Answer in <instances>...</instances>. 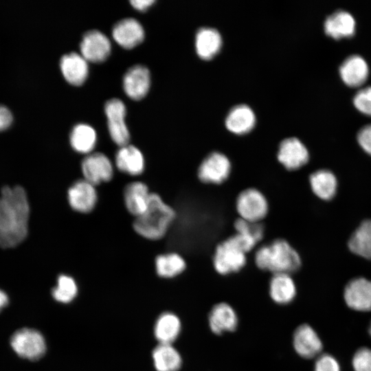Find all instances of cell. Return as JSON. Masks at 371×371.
Segmentation results:
<instances>
[{
  "label": "cell",
  "mask_w": 371,
  "mask_h": 371,
  "mask_svg": "<svg viewBox=\"0 0 371 371\" xmlns=\"http://www.w3.org/2000/svg\"><path fill=\"white\" fill-rule=\"evenodd\" d=\"M30 204L21 186H6L0 195V247H14L24 240L28 233Z\"/></svg>",
  "instance_id": "6da1fadb"
},
{
  "label": "cell",
  "mask_w": 371,
  "mask_h": 371,
  "mask_svg": "<svg viewBox=\"0 0 371 371\" xmlns=\"http://www.w3.org/2000/svg\"><path fill=\"white\" fill-rule=\"evenodd\" d=\"M252 260L258 269L271 275H292L302 265L298 251L290 242L282 237L273 238L257 247L254 251Z\"/></svg>",
  "instance_id": "7a4b0ae2"
},
{
  "label": "cell",
  "mask_w": 371,
  "mask_h": 371,
  "mask_svg": "<svg viewBox=\"0 0 371 371\" xmlns=\"http://www.w3.org/2000/svg\"><path fill=\"white\" fill-rule=\"evenodd\" d=\"M176 210L156 193H151L146 210L135 217L133 227L141 236L153 240L163 238L173 225Z\"/></svg>",
  "instance_id": "3957f363"
},
{
  "label": "cell",
  "mask_w": 371,
  "mask_h": 371,
  "mask_svg": "<svg viewBox=\"0 0 371 371\" xmlns=\"http://www.w3.org/2000/svg\"><path fill=\"white\" fill-rule=\"evenodd\" d=\"M247 255L232 234L215 245L211 256L212 269L222 276L238 273L247 266Z\"/></svg>",
  "instance_id": "277c9868"
},
{
  "label": "cell",
  "mask_w": 371,
  "mask_h": 371,
  "mask_svg": "<svg viewBox=\"0 0 371 371\" xmlns=\"http://www.w3.org/2000/svg\"><path fill=\"white\" fill-rule=\"evenodd\" d=\"M238 217L251 222H262L270 212L269 201L259 188L250 186L241 190L234 199Z\"/></svg>",
  "instance_id": "5b68a950"
},
{
  "label": "cell",
  "mask_w": 371,
  "mask_h": 371,
  "mask_svg": "<svg viewBox=\"0 0 371 371\" xmlns=\"http://www.w3.org/2000/svg\"><path fill=\"white\" fill-rule=\"evenodd\" d=\"M232 172V164L229 157L221 152L212 151L198 165L196 177L204 186H221L229 180Z\"/></svg>",
  "instance_id": "8992f818"
},
{
  "label": "cell",
  "mask_w": 371,
  "mask_h": 371,
  "mask_svg": "<svg viewBox=\"0 0 371 371\" xmlns=\"http://www.w3.org/2000/svg\"><path fill=\"white\" fill-rule=\"evenodd\" d=\"M13 350L20 357L31 361L41 359L46 352V343L37 330L23 328L15 331L10 338Z\"/></svg>",
  "instance_id": "52a82bcc"
},
{
  "label": "cell",
  "mask_w": 371,
  "mask_h": 371,
  "mask_svg": "<svg viewBox=\"0 0 371 371\" xmlns=\"http://www.w3.org/2000/svg\"><path fill=\"white\" fill-rule=\"evenodd\" d=\"M276 159L286 171L293 172L308 163L309 153L305 145L298 138L291 137L280 142Z\"/></svg>",
  "instance_id": "ba28073f"
},
{
  "label": "cell",
  "mask_w": 371,
  "mask_h": 371,
  "mask_svg": "<svg viewBox=\"0 0 371 371\" xmlns=\"http://www.w3.org/2000/svg\"><path fill=\"white\" fill-rule=\"evenodd\" d=\"M104 111L112 140L120 147L128 145L130 135L124 121L126 107L123 102L117 98L108 100L104 106Z\"/></svg>",
  "instance_id": "9c48e42d"
},
{
  "label": "cell",
  "mask_w": 371,
  "mask_h": 371,
  "mask_svg": "<svg viewBox=\"0 0 371 371\" xmlns=\"http://www.w3.org/2000/svg\"><path fill=\"white\" fill-rule=\"evenodd\" d=\"M232 228L234 236L247 254L261 245L266 237L264 221L251 222L237 216L233 221Z\"/></svg>",
  "instance_id": "30bf717a"
},
{
  "label": "cell",
  "mask_w": 371,
  "mask_h": 371,
  "mask_svg": "<svg viewBox=\"0 0 371 371\" xmlns=\"http://www.w3.org/2000/svg\"><path fill=\"white\" fill-rule=\"evenodd\" d=\"M84 179L93 186L111 180L113 168L110 159L103 153H94L87 155L81 163Z\"/></svg>",
  "instance_id": "8fae6325"
},
{
  "label": "cell",
  "mask_w": 371,
  "mask_h": 371,
  "mask_svg": "<svg viewBox=\"0 0 371 371\" xmlns=\"http://www.w3.org/2000/svg\"><path fill=\"white\" fill-rule=\"evenodd\" d=\"M292 344L295 352L305 359L317 358L323 349L322 340L308 324L299 325L295 329Z\"/></svg>",
  "instance_id": "7c38bea8"
},
{
  "label": "cell",
  "mask_w": 371,
  "mask_h": 371,
  "mask_svg": "<svg viewBox=\"0 0 371 371\" xmlns=\"http://www.w3.org/2000/svg\"><path fill=\"white\" fill-rule=\"evenodd\" d=\"M344 298L351 309L368 312L371 311V281L357 278L348 282L344 288Z\"/></svg>",
  "instance_id": "4fadbf2b"
},
{
  "label": "cell",
  "mask_w": 371,
  "mask_h": 371,
  "mask_svg": "<svg viewBox=\"0 0 371 371\" xmlns=\"http://www.w3.org/2000/svg\"><path fill=\"white\" fill-rule=\"evenodd\" d=\"M81 55L87 61L102 63L111 52V43L101 32L93 30L86 32L80 45Z\"/></svg>",
  "instance_id": "5bb4252c"
},
{
  "label": "cell",
  "mask_w": 371,
  "mask_h": 371,
  "mask_svg": "<svg viewBox=\"0 0 371 371\" xmlns=\"http://www.w3.org/2000/svg\"><path fill=\"white\" fill-rule=\"evenodd\" d=\"M67 198L74 210L80 213H89L94 209L98 196L95 186L85 179H80L70 186Z\"/></svg>",
  "instance_id": "9a60e30c"
},
{
  "label": "cell",
  "mask_w": 371,
  "mask_h": 371,
  "mask_svg": "<svg viewBox=\"0 0 371 371\" xmlns=\"http://www.w3.org/2000/svg\"><path fill=\"white\" fill-rule=\"evenodd\" d=\"M208 326L215 335L234 332L238 326V317L234 308L228 303L216 304L208 314Z\"/></svg>",
  "instance_id": "2e32d148"
},
{
  "label": "cell",
  "mask_w": 371,
  "mask_h": 371,
  "mask_svg": "<svg viewBox=\"0 0 371 371\" xmlns=\"http://www.w3.org/2000/svg\"><path fill=\"white\" fill-rule=\"evenodd\" d=\"M150 85L149 70L140 65L131 67L123 78V87L126 94L135 100H139L146 96Z\"/></svg>",
  "instance_id": "e0dca14e"
},
{
  "label": "cell",
  "mask_w": 371,
  "mask_h": 371,
  "mask_svg": "<svg viewBox=\"0 0 371 371\" xmlns=\"http://www.w3.org/2000/svg\"><path fill=\"white\" fill-rule=\"evenodd\" d=\"M114 40L125 49H132L140 44L144 38L143 27L138 21L126 18L118 21L113 27Z\"/></svg>",
  "instance_id": "ac0fdd59"
},
{
  "label": "cell",
  "mask_w": 371,
  "mask_h": 371,
  "mask_svg": "<svg viewBox=\"0 0 371 371\" xmlns=\"http://www.w3.org/2000/svg\"><path fill=\"white\" fill-rule=\"evenodd\" d=\"M268 291L272 301L279 305L291 303L297 294L296 284L291 275L278 273L271 276Z\"/></svg>",
  "instance_id": "d6986e66"
},
{
  "label": "cell",
  "mask_w": 371,
  "mask_h": 371,
  "mask_svg": "<svg viewBox=\"0 0 371 371\" xmlns=\"http://www.w3.org/2000/svg\"><path fill=\"white\" fill-rule=\"evenodd\" d=\"M61 72L65 80L76 86L81 85L88 76L87 60L76 52H71L62 56L60 61Z\"/></svg>",
  "instance_id": "ffe728a7"
},
{
  "label": "cell",
  "mask_w": 371,
  "mask_h": 371,
  "mask_svg": "<svg viewBox=\"0 0 371 371\" xmlns=\"http://www.w3.org/2000/svg\"><path fill=\"white\" fill-rule=\"evenodd\" d=\"M369 69L366 61L359 55L348 56L339 67L343 81L352 87H359L367 80Z\"/></svg>",
  "instance_id": "44dd1931"
},
{
  "label": "cell",
  "mask_w": 371,
  "mask_h": 371,
  "mask_svg": "<svg viewBox=\"0 0 371 371\" xmlns=\"http://www.w3.org/2000/svg\"><path fill=\"white\" fill-rule=\"evenodd\" d=\"M150 194L148 186L143 182L128 183L124 190V200L127 210L135 217L141 215L147 208Z\"/></svg>",
  "instance_id": "7402d4cb"
},
{
  "label": "cell",
  "mask_w": 371,
  "mask_h": 371,
  "mask_svg": "<svg viewBox=\"0 0 371 371\" xmlns=\"http://www.w3.org/2000/svg\"><path fill=\"white\" fill-rule=\"evenodd\" d=\"M324 31L326 34L335 39L350 37L355 32V19L346 10H337L326 18Z\"/></svg>",
  "instance_id": "603a6c76"
},
{
  "label": "cell",
  "mask_w": 371,
  "mask_h": 371,
  "mask_svg": "<svg viewBox=\"0 0 371 371\" xmlns=\"http://www.w3.org/2000/svg\"><path fill=\"white\" fill-rule=\"evenodd\" d=\"M115 165L120 171L131 176H137L144 172V159L137 148L128 144L120 147L117 152Z\"/></svg>",
  "instance_id": "cb8c5ba5"
},
{
  "label": "cell",
  "mask_w": 371,
  "mask_h": 371,
  "mask_svg": "<svg viewBox=\"0 0 371 371\" xmlns=\"http://www.w3.org/2000/svg\"><path fill=\"white\" fill-rule=\"evenodd\" d=\"M255 122L254 113L246 104H240L233 107L225 119L227 128L237 135H243L249 132L254 126Z\"/></svg>",
  "instance_id": "d4e9b609"
},
{
  "label": "cell",
  "mask_w": 371,
  "mask_h": 371,
  "mask_svg": "<svg viewBox=\"0 0 371 371\" xmlns=\"http://www.w3.org/2000/svg\"><path fill=\"white\" fill-rule=\"evenodd\" d=\"M181 323L179 317L173 313L165 312L157 318L154 335L159 344H172L179 337Z\"/></svg>",
  "instance_id": "484cf974"
},
{
  "label": "cell",
  "mask_w": 371,
  "mask_h": 371,
  "mask_svg": "<svg viewBox=\"0 0 371 371\" xmlns=\"http://www.w3.org/2000/svg\"><path fill=\"white\" fill-rule=\"evenodd\" d=\"M152 356L157 371H179L182 366L181 356L172 344H159Z\"/></svg>",
  "instance_id": "4316f807"
},
{
  "label": "cell",
  "mask_w": 371,
  "mask_h": 371,
  "mask_svg": "<svg viewBox=\"0 0 371 371\" xmlns=\"http://www.w3.org/2000/svg\"><path fill=\"white\" fill-rule=\"evenodd\" d=\"M221 45V36L216 29L202 27L196 32V50L201 58H212L220 50Z\"/></svg>",
  "instance_id": "83f0119b"
},
{
  "label": "cell",
  "mask_w": 371,
  "mask_h": 371,
  "mask_svg": "<svg viewBox=\"0 0 371 371\" xmlns=\"http://www.w3.org/2000/svg\"><path fill=\"white\" fill-rule=\"evenodd\" d=\"M186 268V259L177 252L160 254L155 258L156 272L161 278H175L183 273Z\"/></svg>",
  "instance_id": "f1b7e54d"
},
{
  "label": "cell",
  "mask_w": 371,
  "mask_h": 371,
  "mask_svg": "<svg viewBox=\"0 0 371 371\" xmlns=\"http://www.w3.org/2000/svg\"><path fill=\"white\" fill-rule=\"evenodd\" d=\"M309 183L312 192L321 199H331L336 193L337 179L330 170L315 171L309 176Z\"/></svg>",
  "instance_id": "f546056e"
},
{
  "label": "cell",
  "mask_w": 371,
  "mask_h": 371,
  "mask_svg": "<svg viewBox=\"0 0 371 371\" xmlns=\"http://www.w3.org/2000/svg\"><path fill=\"white\" fill-rule=\"evenodd\" d=\"M97 140L95 130L86 124L75 126L70 134V144L74 150L89 154L95 148Z\"/></svg>",
  "instance_id": "4dcf8cb0"
},
{
  "label": "cell",
  "mask_w": 371,
  "mask_h": 371,
  "mask_svg": "<svg viewBox=\"0 0 371 371\" xmlns=\"http://www.w3.org/2000/svg\"><path fill=\"white\" fill-rule=\"evenodd\" d=\"M348 247L354 254L371 259V220L364 221L353 232Z\"/></svg>",
  "instance_id": "1f68e13d"
},
{
  "label": "cell",
  "mask_w": 371,
  "mask_h": 371,
  "mask_svg": "<svg viewBox=\"0 0 371 371\" xmlns=\"http://www.w3.org/2000/svg\"><path fill=\"white\" fill-rule=\"evenodd\" d=\"M78 293L75 280L70 276L62 274L58 276L56 286L52 289L53 297L59 302H71Z\"/></svg>",
  "instance_id": "d6a6232c"
},
{
  "label": "cell",
  "mask_w": 371,
  "mask_h": 371,
  "mask_svg": "<svg viewBox=\"0 0 371 371\" xmlns=\"http://www.w3.org/2000/svg\"><path fill=\"white\" fill-rule=\"evenodd\" d=\"M354 371H371V349L361 347L354 353L352 358Z\"/></svg>",
  "instance_id": "836d02e7"
},
{
  "label": "cell",
  "mask_w": 371,
  "mask_h": 371,
  "mask_svg": "<svg viewBox=\"0 0 371 371\" xmlns=\"http://www.w3.org/2000/svg\"><path fill=\"white\" fill-rule=\"evenodd\" d=\"M353 103L359 111L371 115V86L359 89L354 96Z\"/></svg>",
  "instance_id": "e575fe53"
},
{
  "label": "cell",
  "mask_w": 371,
  "mask_h": 371,
  "mask_svg": "<svg viewBox=\"0 0 371 371\" xmlns=\"http://www.w3.org/2000/svg\"><path fill=\"white\" fill-rule=\"evenodd\" d=\"M313 369L314 371H341L338 361L328 353L321 354L315 359Z\"/></svg>",
  "instance_id": "d590c367"
},
{
  "label": "cell",
  "mask_w": 371,
  "mask_h": 371,
  "mask_svg": "<svg viewBox=\"0 0 371 371\" xmlns=\"http://www.w3.org/2000/svg\"><path fill=\"white\" fill-rule=\"evenodd\" d=\"M357 141L361 147L371 155V124L360 129L357 135Z\"/></svg>",
  "instance_id": "8d00e7d4"
},
{
  "label": "cell",
  "mask_w": 371,
  "mask_h": 371,
  "mask_svg": "<svg viewBox=\"0 0 371 371\" xmlns=\"http://www.w3.org/2000/svg\"><path fill=\"white\" fill-rule=\"evenodd\" d=\"M13 122V116L10 109L0 105V131L8 128Z\"/></svg>",
  "instance_id": "74e56055"
},
{
  "label": "cell",
  "mask_w": 371,
  "mask_h": 371,
  "mask_svg": "<svg viewBox=\"0 0 371 371\" xmlns=\"http://www.w3.org/2000/svg\"><path fill=\"white\" fill-rule=\"evenodd\" d=\"M154 0H133L131 3L133 8L139 11L147 10L153 3Z\"/></svg>",
  "instance_id": "f35d334b"
},
{
  "label": "cell",
  "mask_w": 371,
  "mask_h": 371,
  "mask_svg": "<svg viewBox=\"0 0 371 371\" xmlns=\"http://www.w3.org/2000/svg\"><path fill=\"white\" fill-rule=\"evenodd\" d=\"M9 300L7 294L0 289V311L8 304Z\"/></svg>",
  "instance_id": "ab89813d"
},
{
  "label": "cell",
  "mask_w": 371,
  "mask_h": 371,
  "mask_svg": "<svg viewBox=\"0 0 371 371\" xmlns=\"http://www.w3.org/2000/svg\"><path fill=\"white\" fill-rule=\"evenodd\" d=\"M368 333H369L370 336L371 337V321H370V323L369 326H368Z\"/></svg>",
  "instance_id": "60d3db41"
}]
</instances>
